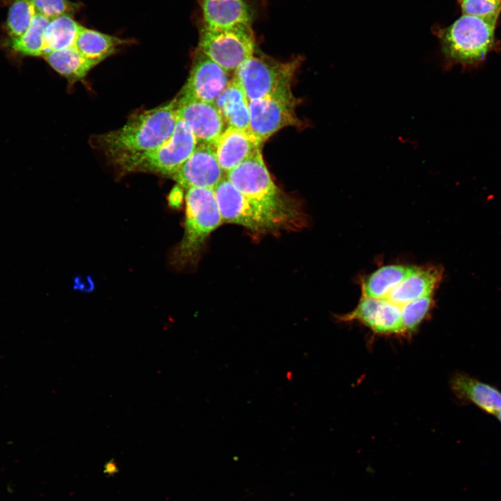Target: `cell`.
<instances>
[{"instance_id": "6da1fadb", "label": "cell", "mask_w": 501, "mask_h": 501, "mask_svg": "<svg viewBox=\"0 0 501 501\" xmlns=\"http://www.w3.org/2000/svg\"><path fill=\"white\" fill-rule=\"evenodd\" d=\"M178 120L176 100L132 116L121 128L100 135L97 145L118 167L148 154L172 136Z\"/></svg>"}, {"instance_id": "7a4b0ae2", "label": "cell", "mask_w": 501, "mask_h": 501, "mask_svg": "<svg viewBox=\"0 0 501 501\" xmlns=\"http://www.w3.org/2000/svg\"><path fill=\"white\" fill-rule=\"evenodd\" d=\"M227 179L244 196L287 221L292 230L305 225L298 203L273 182L264 164L261 148L226 173Z\"/></svg>"}, {"instance_id": "3957f363", "label": "cell", "mask_w": 501, "mask_h": 501, "mask_svg": "<svg viewBox=\"0 0 501 501\" xmlns=\"http://www.w3.org/2000/svg\"><path fill=\"white\" fill-rule=\"evenodd\" d=\"M496 21L463 15L447 27H434L440 40L444 67H477L495 49Z\"/></svg>"}, {"instance_id": "277c9868", "label": "cell", "mask_w": 501, "mask_h": 501, "mask_svg": "<svg viewBox=\"0 0 501 501\" xmlns=\"http://www.w3.org/2000/svg\"><path fill=\"white\" fill-rule=\"evenodd\" d=\"M222 222L214 189H189L184 236L173 251V264L184 267L196 262L206 239Z\"/></svg>"}, {"instance_id": "5b68a950", "label": "cell", "mask_w": 501, "mask_h": 501, "mask_svg": "<svg viewBox=\"0 0 501 501\" xmlns=\"http://www.w3.org/2000/svg\"><path fill=\"white\" fill-rule=\"evenodd\" d=\"M299 57L288 62L267 56L246 60L234 71V77L244 90L249 101L268 96L292 93V83L301 64Z\"/></svg>"}, {"instance_id": "8992f818", "label": "cell", "mask_w": 501, "mask_h": 501, "mask_svg": "<svg viewBox=\"0 0 501 501\" xmlns=\"http://www.w3.org/2000/svg\"><path fill=\"white\" fill-rule=\"evenodd\" d=\"M214 189L223 222L241 225L257 234L292 230L283 218L248 199L226 177Z\"/></svg>"}, {"instance_id": "52a82bcc", "label": "cell", "mask_w": 501, "mask_h": 501, "mask_svg": "<svg viewBox=\"0 0 501 501\" xmlns=\"http://www.w3.org/2000/svg\"><path fill=\"white\" fill-rule=\"evenodd\" d=\"M255 45L250 24L214 28L202 24L197 49L230 72L254 55Z\"/></svg>"}, {"instance_id": "ba28073f", "label": "cell", "mask_w": 501, "mask_h": 501, "mask_svg": "<svg viewBox=\"0 0 501 501\" xmlns=\"http://www.w3.org/2000/svg\"><path fill=\"white\" fill-rule=\"evenodd\" d=\"M198 144L189 126L178 118L172 136L165 143L120 168L124 172L154 173L171 177L192 154Z\"/></svg>"}, {"instance_id": "9c48e42d", "label": "cell", "mask_w": 501, "mask_h": 501, "mask_svg": "<svg viewBox=\"0 0 501 501\" xmlns=\"http://www.w3.org/2000/svg\"><path fill=\"white\" fill-rule=\"evenodd\" d=\"M296 102L292 93L249 101L250 130L263 143L285 127L300 125Z\"/></svg>"}, {"instance_id": "30bf717a", "label": "cell", "mask_w": 501, "mask_h": 501, "mask_svg": "<svg viewBox=\"0 0 501 501\" xmlns=\"http://www.w3.org/2000/svg\"><path fill=\"white\" fill-rule=\"evenodd\" d=\"M231 79L228 72L197 49L189 77L180 96L215 103Z\"/></svg>"}, {"instance_id": "8fae6325", "label": "cell", "mask_w": 501, "mask_h": 501, "mask_svg": "<svg viewBox=\"0 0 501 501\" xmlns=\"http://www.w3.org/2000/svg\"><path fill=\"white\" fill-rule=\"evenodd\" d=\"M343 321H358L381 335H405L401 307L386 298L363 296L356 308L340 317Z\"/></svg>"}, {"instance_id": "7c38bea8", "label": "cell", "mask_w": 501, "mask_h": 501, "mask_svg": "<svg viewBox=\"0 0 501 501\" xmlns=\"http://www.w3.org/2000/svg\"><path fill=\"white\" fill-rule=\"evenodd\" d=\"M175 100L178 118L189 126L198 143L214 145L226 126L215 103L181 96Z\"/></svg>"}, {"instance_id": "4fadbf2b", "label": "cell", "mask_w": 501, "mask_h": 501, "mask_svg": "<svg viewBox=\"0 0 501 501\" xmlns=\"http://www.w3.org/2000/svg\"><path fill=\"white\" fill-rule=\"evenodd\" d=\"M223 173L216 157L215 146L199 143L171 177L187 189H214L223 178Z\"/></svg>"}, {"instance_id": "5bb4252c", "label": "cell", "mask_w": 501, "mask_h": 501, "mask_svg": "<svg viewBox=\"0 0 501 501\" xmlns=\"http://www.w3.org/2000/svg\"><path fill=\"white\" fill-rule=\"evenodd\" d=\"M262 144L250 129L227 127L214 145L221 168L226 173L260 149Z\"/></svg>"}, {"instance_id": "9a60e30c", "label": "cell", "mask_w": 501, "mask_h": 501, "mask_svg": "<svg viewBox=\"0 0 501 501\" xmlns=\"http://www.w3.org/2000/svg\"><path fill=\"white\" fill-rule=\"evenodd\" d=\"M450 385L459 399L472 404L486 413L497 415L501 411V392L491 384L458 372L452 376Z\"/></svg>"}, {"instance_id": "2e32d148", "label": "cell", "mask_w": 501, "mask_h": 501, "mask_svg": "<svg viewBox=\"0 0 501 501\" xmlns=\"http://www.w3.org/2000/svg\"><path fill=\"white\" fill-rule=\"evenodd\" d=\"M202 24L225 28L238 24H250L253 13L248 0H198Z\"/></svg>"}, {"instance_id": "e0dca14e", "label": "cell", "mask_w": 501, "mask_h": 501, "mask_svg": "<svg viewBox=\"0 0 501 501\" xmlns=\"http://www.w3.org/2000/svg\"><path fill=\"white\" fill-rule=\"evenodd\" d=\"M443 277V269L436 267L419 268L395 287L385 297L401 307L415 299L433 295Z\"/></svg>"}, {"instance_id": "ac0fdd59", "label": "cell", "mask_w": 501, "mask_h": 501, "mask_svg": "<svg viewBox=\"0 0 501 501\" xmlns=\"http://www.w3.org/2000/svg\"><path fill=\"white\" fill-rule=\"evenodd\" d=\"M215 104L227 127L250 129L249 100L234 77L218 97Z\"/></svg>"}, {"instance_id": "d6986e66", "label": "cell", "mask_w": 501, "mask_h": 501, "mask_svg": "<svg viewBox=\"0 0 501 501\" xmlns=\"http://www.w3.org/2000/svg\"><path fill=\"white\" fill-rule=\"evenodd\" d=\"M125 43L127 40L81 26L74 47L85 58L98 64Z\"/></svg>"}, {"instance_id": "ffe728a7", "label": "cell", "mask_w": 501, "mask_h": 501, "mask_svg": "<svg viewBox=\"0 0 501 501\" xmlns=\"http://www.w3.org/2000/svg\"><path fill=\"white\" fill-rule=\"evenodd\" d=\"M418 267L400 264L382 267L363 282V296L383 299L401 281L414 273Z\"/></svg>"}, {"instance_id": "44dd1931", "label": "cell", "mask_w": 501, "mask_h": 501, "mask_svg": "<svg viewBox=\"0 0 501 501\" xmlns=\"http://www.w3.org/2000/svg\"><path fill=\"white\" fill-rule=\"evenodd\" d=\"M43 57L54 70L71 82L84 78L97 65L81 55L74 47L51 51Z\"/></svg>"}, {"instance_id": "7402d4cb", "label": "cell", "mask_w": 501, "mask_h": 501, "mask_svg": "<svg viewBox=\"0 0 501 501\" xmlns=\"http://www.w3.org/2000/svg\"><path fill=\"white\" fill-rule=\"evenodd\" d=\"M81 27V25L70 15H62L51 19L45 33V54L51 51L74 47Z\"/></svg>"}, {"instance_id": "603a6c76", "label": "cell", "mask_w": 501, "mask_h": 501, "mask_svg": "<svg viewBox=\"0 0 501 501\" xmlns=\"http://www.w3.org/2000/svg\"><path fill=\"white\" fill-rule=\"evenodd\" d=\"M49 20L36 13L26 32L19 38L10 40V48L22 56H43L45 48V33Z\"/></svg>"}, {"instance_id": "cb8c5ba5", "label": "cell", "mask_w": 501, "mask_h": 501, "mask_svg": "<svg viewBox=\"0 0 501 501\" xmlns=\"http://www.w3.org/2000/svg\"><path fill=\"white\" fill-rule=\"evenodd\" d=\"M35 14L31 0H11L6 22V31L10 40L18 38L26 32Z\"/></svg>"}, {"instance_id": "d4e9b609", "label": "cell", "mask_w": 501, "mask_h": 501, "mask_svg": "<svg viewBox=\"0 0 501 501\" xmlns=\"http://www.w3.org/2000/svg\"><path fill=\"white\" fill-rule=\"evenodd\" d=\"M433 295L424 296L401 307V319L406 334L416 331L433 306Z\"/></svg>"}, {"instance_id": "484cf974", "label": "cell", "mask_w": 501, "mask_h": 501, "mask_svg": "<svg viewBox=\"0 0 501 501\" xmlns=\"http://www.w3.org/2000/svg\"><path fill=\"white\" fill-rule=\"evenodd\" d=\"M463 15L496 21L501 11L498 0H459Z\"/></svg>"}, {"instance_id": "4316f807", "label": "cell", "mask_w": 501, "mask_h": 501, "mask_svg": "<svg viewBox=\"0 0 501 501\" xmlns=\"http://www.w3.org/2000/svg\"><path fill=\"white\" fill-rule=\"evenodd\" d=\"M36 13L51 19L62 15H72L80 5L70 0H31Z\"/></svg>"}, {"instance_id": "83f0119b", "label": "cell", "mask_w": 501, "mask_h": 501, "mask_svg": "<svg viewBox=\"0 0 501 501\" xmlns=\"http://www.w3.org/2000/svg\"><path fill=\"white\" fill-rule=\"evenodd\" d=\"M182 200V193H180L178 189H174L169 196V202L173 207H177L180 205Z\"/></svg>"}, {"instance_id": "f1b7e54d", "label": "cell", "mask_w": 501, "mask_h": 501, "mask_svg": "<svg viewBox=\"0 0 501 501\" xmlns=\"http://www.w3.org/2000/svg\"><path fill=\"white\" fill-rule=\"evenodd\" d=\"M496 416H497L499 422L501 423V411L497 414Z\"/></svg>"}, {"instance_id": "f546056e", "label": "cell", "mask_w": 501, "mask_h": 501, "mask_svg": "<svg viewBox=\"0 0 501 501\" xmlns=\"http://www.w3.org/2000/svg\"><path fill=\"white\" fill-rule=\"evenodd\" d=\"M498 1H501V0H498Z\"/></svg>"}]
</instances>
